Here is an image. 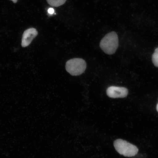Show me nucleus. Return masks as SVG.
<instances>
[{
  "mask_svg": "<svg viewBox=\"0 0 158 158\" xmlns=\"http://www.w3.org/2000/svg\"><path fill=\"white\" fill-rule=\"evenodd\" d=\"M65 67L67 72L71 75L77 76L84 72L86 68V64L83 59L76 58L67 61Z\"/></svg>",
  "mask_w": 158,
  "mask_h": 158,
  "instance_id": "3",
  "label": "nucleus"
},
{
  "mask_svg": "<svg viewBox=\"0 0 158 158\" xmlns=\"http://www.w3.org/2000/svg\"><path fill=\"white\" fill-rule=\"evenodd\" d=\"M67 0H47L49 4L52 6L58 7L62 5L66 2Z\"/></svg>",
  "mask_w": 158,
  "mask_h": 158,
  "instance_id": "6",
  "label": "nucleus"
},
{
  "mask_svg": "<svg viewBox=\"0 0 158 158\" xmlns=\"http://www.w3.org/2000/svg\"><path fill=\"white\" fill-rule=\"evenodd\" d=\"M114 148L120 155L126 157L134 156L137 154L138 149L136 146L122 139H118L114 142Z\"/></svg>",
  "mask_w": 158,
  "mask_h": 158,
  "instance_id": "2",
  "label": "nucleus"
},
{
  "mask_svg": "<svg viewBox=\"0 0 158 158\" xmlns=\"http://www.w3.org/2000/svg\"><path fill=\"white\" fill-rule=\"evenodd\" d=\"M11 1H13L14 3H16L17 2V0H11Z\"/></svg>",
  "mask_w": 158,
  "mask_h": 158,
  "instance_id": "9",
  "label": "nucleus"
},
{
  "mask_svg": "<svg viewBox=\"0 0 158 158\" xmlns=\"http://www.w3.org/2000/svg\"><path fill=\"white\" fill-rule=\"evenodd\" d=\"M152 60L155 66L158 68V48L155 49L153 54Z\"/></svg>",
  "mask_w": 158,
  "mask_h": 158,
  "instance_id": "7",
  "label": "nucleus"
},
{
  "mask_svg": "<svg viewBox=\"0 0 158 158\" xmlns=\"http://www.w3.org/2000/svg\"><path fill=\"white\" fill-rule=\"evenodd\" d=\"M106 92L109 98H123L127 96L128 90L127 88L122 87L111 86L107 88Z\"/></svg>",
  "mask_w": 158,
  "mask_h": 158,
  "instance_id": "4",
  "label": "nucleus"
},
{
  "mask_svg": "<svg viewBox=\"0 0 158 158\" xmlns=\"http://www.w3.org/2000/svg\"><path fill=\"white\" fill-rule=\"evenodd\" d=\"M37 35L38 31L35 28H30L26 30L23 34L22 39V46L23 47L28 46Z\"/></svg>",
  "mask_w": 158,
  "mask_h": 158,
  "instance_id": "5",
  "label": "nucleus"
},
{
  "mask_svg": "<svg viewBox=\"0 0 158 158\" xmlns=\"http://www.w3.org/2000/svg\"><path fill=\"white\" fill-rule=\"evenodd\" d=\"M48 11L49 14L52 15L54 12V10L52 8H50L48 10Z\"/></svg>",
  "mask_w": 158,
  "mask_h": 158,
  "instance_id": "8",
  "label": "nucleus"
},
{
  "mask_svg": "<svg viewBox=\"0 0 158 158\" xmlns=\"http://www.w3.org/2000/svg\"><path fill=\"white\" fill-rule=\"evenodd\" d=\"M118 46L117 33L112 31L105 35L100 43L101 48L106 54L112 55L116 52Z\"/></svg>",
  "mask_w": 158,
  "mask_h": 158,
  "instance_id": "1",
  "label": "nucleus"
},
{
  "mask_svg": "<svg viewBox=\"0 0 158 158\" xmlns=\"http://www.w3.org/2000/svg\"><path fill=\"white\" fill-rule=\"evenodd\" d=\"M156 110H157V111L158 112V103L157 104V105L156 106Z\"/></svg>",
  "mask_w": 158,
  "mask_h": 158,
  "instance_id": "10",
  "label": "nucleus"
}]
</instances>
